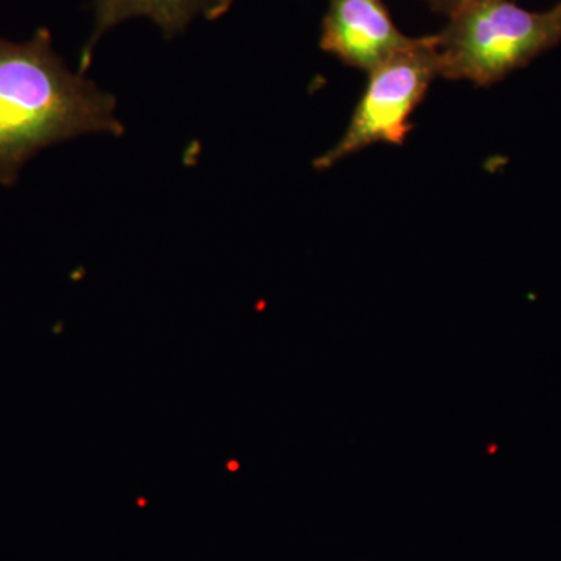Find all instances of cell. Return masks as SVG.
I'll return each instance as SVG.
<instances>
[{
    "mask_svg": "<svg viewBox=\"0 0 561 561\" xmlns=\"http://www.w3.org/2000/svg\"><path fill=\"white\" fill-rule=\"evenodd\" d=\"M117 101L84 73L72 72L47 28L31 39L0 38V186L55 144L87 135H124Z\"/></svg>",
    "mask_w": 561,
    "mask_h": 561,
    "instance_id": "1",
    "label": "cell"
},
{
    "mask_svg": "<svg viewBox=\"0 0 561 561\" xmlns=\"http://www.w3.org/2000/svg\"><path fill=\"white\" fill-rule=\"evenodd\" d=\"M435 38L442 77L491 87L561 43V0L546 11L465 0Z\"/></svg>",
    "mask_w": 561,
    "mask_h": 561,
    "instance_id": "2",
    "label": "cell"
},
{
    "mask_svg": "<svg viewBox=\"0 0 561 561\" xmlns=\"http://www.w3.org/2000/svg\"><path fill=\"white\" fill-rule=\"evenodd\" d=\"M438 76L435 35L413 39L411 46L376 66L368 72L367 87L345 135L313 161V168L327 171L371 144L402 146L413 130L412 114Z\"/></svg>",
    "mask_w": 561,
    "mask_h": 561,
    "instance_id": "3",
    "label": "cell"
},
{
    "mask_svg": "<svg viewBox=\"0 0 561 561\" xmlns=\"http://www.w3.org/2000/svg\"><path fill=\"white\" fill-rule=\"evenodd\" d=\"M413 39L398 31L382 0H330L320 47L346 66L370 72Z\"/></svg>",
    "mask_w": 561,
    "mask_h": 561,
    "instance_id": "4",
    "label": "cell"
},
{
    "mask_svg": "<svg viewBox=\"0 0 561 561\" xmlns=\"http://www.w3.org/2000/svg\"><path fill=\"white\" fill-rule=\"evenodd\" d=\"M232 0H95L94 27L80 55L79 72L90 69L95 46L121 22L147 18L161 28L165 38L181 35L191 22L203 18L216 21L231 9Z\"/></svg>",
    "mask_w": 561,
    "mask_h": 561,
    "instance_id": "5",
    "label": "cell"
},
{
    "mask_svg": "<svg viewBox=\"0 0 561 561\" xmlns=\"http://www.w3.org/2000/svg\"><path fill=\"white\" fill-rule=\"evenodd\" d=\"M426 2L430 3L432 10L451 16L454 11L459 9V7L461 5V3L465 2V0H426Z\"/></svg>",
    "mask_w": 561,
    "mask_h": 561,
    "instance_id": "6",
    "label": "cell"
}]
</instances>
